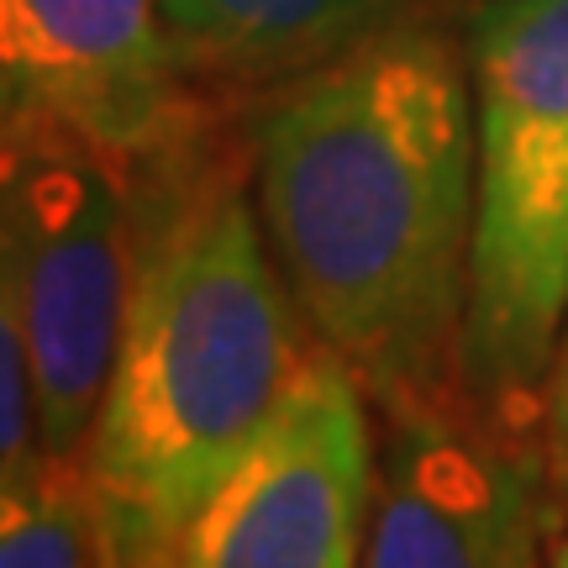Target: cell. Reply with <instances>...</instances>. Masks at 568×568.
Listing matches in <instances>:
<instances>
[{
    "mask_svg": "<svg viewBox=\"0 0 568 568\" xmlns=\"http://www.w3.org/2000/svg\"><path fill=\"white\" fill-rule=\"evenodd\" d=\"M258 222L316 343L368 406L464 400L474 80L432 27H379L247 116Z\"/></svg>",
    "mask_w": 568,
    "mask_h": 568,
    "instance_id": "cell-1",
    "label": "cell"
},
{
    "mask_svg": "<svg viewBox=\"0 0 568 568\" xmlns=\"http://www.w3.org/2000/svg\"><path fill=\"white\" fill-rule=\"evenodd\" d=\"M138 280L80 464L126 568H163L184 521L290 406L322 353L258 222L243 148L201 122L132 174Z\"/></svg>",
    "mask_w": 568,
    "mask_h": 568,
    "instance_id": "cell-2",
    "label": "cell"
},
{
    "mask_svg": "<svg viewBox=\"0 0 568 568\" xmlns=\"http://www.w3.org/2000/svg\"><path fill=\"white\" fill-rule=\"evenodd\" d=\"M474 247L464 395L542 437L568 316V0H489L468 32Z\"/></svg>",
    "mask_w": 568,
    "mask_h": 568,
    "instance_id": "cell-3",
    "label": "cell"
},
{
    "mask_svg": "<svg viewBox=\"0 0 568 568\" xmlns=\"http://www.w3.org/2000/svg\"><path fill=\"white\" fill-rule=\"evenodd\" d=\"M0 226L17 264L42 447L80 458L122 353L138 280L132 184L90 148L32 142L6 153Z\"/></svg>",
    "mask_w": 568,
    "mask_h": 568,
    "instance_id": "cell-4",
    "label": "cell"
},
{
    "mask_svg": "<svg viewBox=\"0 0 568 568\" xmlns=\"http://www.w3.org/2000/svg\"><path fill=\"white\" fill-rule=\"evenodd\" d=\"M211 122L163 0H0V142H74L126 180Z\"/></svg>",
    "mask_w": 568,
    "mask_h": 568,
    "instance_id": "cell-5",
    "label": "cell"
},
{
    "mask_svg": "<svg viewBox=\"0 0 568 568\" xmlns=\"http://www.w3.org/2000/svg\"><path fill=\"white\" fill-rule=\"evenodd\" d=\"M374 474L368 395L322 347L274 426L184 521L163 568H364Z\"/></svg>",
    "mask_w": 568,
    "mask_h": 568,
    "instance_id": "cell-6",
    "label": "cell"
},
{
    "mask_svg": "<svg viewBox=\"0 0 568 568\" xmlns=\"http://www.w3.org/2000/svg\"><path fill=\"white\" fill-rule=\"evenodd\" d=\"M364 568H552L548 458L537 432L474 400L385 410Z\"/></svg>",
    "mask_w": 568,
    "mask_h": 568,
    "instance_id": "cell-7",
    "label": "cell"
},
{
    "mask_svg": "<svg viewBox=\"0 0 568 568\" xmlns=\"http://www.w3.org/2000/svg\"><path fill=\"white\" fill-rule=\"evenodd\" d=\"M400 0H163V27L195 95L268 90L379 32Z\"/></svg>",
    "mask_w": 568,
    "mask_h": 568,
    "instance_id": "cell-8",
    "label": "cell"
},
{
    "mask_svg": "<svg viewBox=\"0 0 568 568\" xmlns=\"http://www.w3.org/2000/svg\"><path fill=\"white\" fill-rule=\"evenodd\" d=\"M0 568H126L80 458H53L0 495Z\"/></svg>",
    "mask_w": 568,
    "mask_h": 568,
    "instance_id": "cell-9",
    "label": "cell"
},
{
    "mask_svg": "<svg viewBox=\"0 0 568 568\" xmlns=\"http://www.w3.org/2000/svg\"><path fill=\"white\" fill-rule=\"evenodd\" d=\"M53 453L42 447L38 422V379H32V347L21 322L17 264H11V237L0 226V495L32 485Z\"/></svg>",
    "mask_w": 568,
    "mask_h": 568,
    "instance_id": "cell-10",
    "label": "cell"
},
{
    "mask_svg": "<svg viewBox=\"0 0 568 568\" xmlns=\"http://www.w3.org/2000/svg\"><path fill=\"white\" fill-rule=\"evenodd\" d=\"M542 458H548V485H552V516L568 510V343L552 364L548 379V406H542Z\"/></svg>",
    "mask_w": 568,
    "mask_h": 568,
    "instance_id": "cell-11",
    "label": "cell"
},
{
    "mask_svg": "<svg viewBox=\"0 0 568 568\" xmlns=\"http://www.w3.org/2000/svg\"><path fill=\"white\" fill-rule=\"evenodd\" d=\"M552 568H568V527H564V537H558V542H552V558H548Z\"/></svg>",
    "mask_w": 568,
    "mask_h": 568,
    "instance_id": "cell-12",
    "label": "cell"
},
{
    "mask_svg": "<svg viewBox=\"0 0 568 568\" xmlns=\"http://www.w3.org/2000/svg\"><path fill=\"white\" fill-rule=\"evenodd\" d=\"M0 169H6V142H0Z\"/></svg>",
    "mask_w": 568,
    "mask_h": 568,
    "instance_id": "cell-13",
    "label": "cell"
}]
</instances>
